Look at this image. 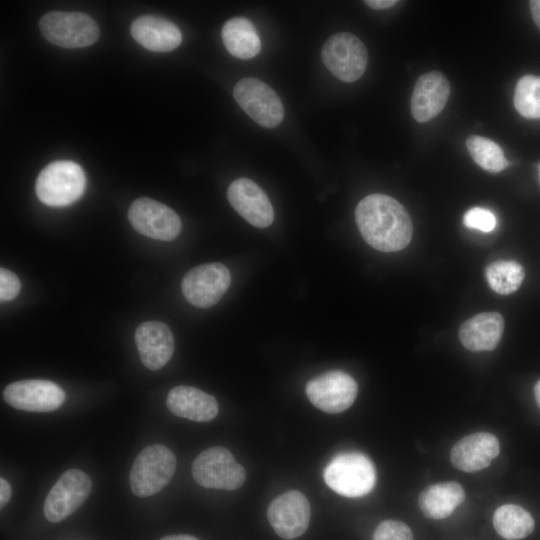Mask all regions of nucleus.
<instances>
[{"label":"nucleus","mask_w":540,"mask_h":540,"mask_svg":"<svg viewBox=\"0 0 540 540\" xmlns=\"http://www.w3.org/2000/svg\"><path fill=\"white\" fill-rule=\"evenodd\" d=\"M321 59L328 70L347 83L358 80L366 70L368 53L364 43L355 35L341 32L324 43Z\"/></svg>","instance_id":"7"},{"label":"nucleus","mask_w":540,"mask_h":540,"mask_svg":"<svg viewBox=\"0 0 540 540\" xmlns=\"http://www.w3.org/2000/svg\"><path fill=\"white\" fill-rule=\"evenodd\" d=\"M500 451L497 437L488 432H475L460 439L450 451L452 465L464 472L488 467Z\"/></svg>","instance_id":"18"},{"label":"nucleus","mask_w":540,"mask_h":540,"mask_svg":"<svg viewBox=\"0 0 540 540\" xmlns=\"http://www.w3.org/2000/svg\"><path fill=\"white\" fill-rule=\"evenodd\" d=\"M233 96L238 105L262 127L274 128L284 118V107L277 93L257 78L239 80L234 86Z\"/></svg>","instance_id":"8"},{"label":"nucleus","mask_w":540,"mask_h":540,"mask_svg":"<svg viewBox=\"0 0 540 540\" xmlns=\"http://www.w3.org/2000/svg\"><path fill=\"white\" fill-rule=\"evenodd\" d=\"M85 187L86 176L81 166L70 160H58L39 173L35 191L45 205L64 207L77 201Z\"/></svg>","instance_id":"3"},{"label":"nucleus","mask_w":540,"mask_h":540,"mask_svg":"<svg viewBox=\"0 0 540 540\" xmlns=\"http://www.w3.org/2000/svg\"><path fill=\"white\" fill-rule=\"evenodd\" d=\"M91 488V480L85 472L79 469L65 471L45 499L46 519L52 523L66 519L86 501Z\"/></svg>","instance_id":"11"},{"label":"nucleus","mask_w":540,"mask_h":540,"mask_svg":"<svg viewBox=\"0 0 540 540\" xmlns=\"http://www.w3.org/2000/svg\"><path fill=\"white\" fill-rule=\"evenodd\" d=\"M21 285L19 278L12 271L1 268L0 269V300L1 302L10 301L14 299L19 291Z\"/></svg>","instance_id":"30"},{"label":"nucleus","mask_w":540,"mask_h":540,"mask_svg":"<svg viewBox=\"0 0 540 540\" xmlns=\"http://www.w3.org/2000/svg\"><path fill=\"white\" fill-rule=\"evenodd\" d=\"M365 4L373 9L376 10H382V9H388L396 4H398L397 0H366Z\"/></svg>","instance_id":"32"},{"label":"nucleus","mask_w":540,"mask_h":540,"mask_svg":"<svg viewBox=\"0 0 540 540\" xmlns=\"http://www.w3.org/2000/svg\"><path fill=\"white\" fill-rule=\"evenodd\" d=\"M267 516L278 536L293 539L302 535L308 528L310 504L301 492L288 491L270 503Z\"/></svg>","instance_id":"14"},{"label":"nucleus","mask_w":540,"mask_h":540,"mask_svg":"<svg viewBox=\"0 0 540 540\" xmlns=\"http://www.w3.org/2000/svg\"><path fill=\"white\" fill-rule=\"evenodd\" d=\"M305 390L309 401L315 407L329 414H337L354 403L358 386L346 372L332 370L312 378Z\"/></svg>","instance_id":"10"},{"label":"nucleus","mask_w":540,"mask_h":540,"mask_svg":"<svg viewBox=\"0 0 540 540\" xmlns=\"http://www.w3.org/2000/svg\"><path fill=\"white\" fill-rule=\"evenodd\" d=\"M373 540H413V534L403 522L385 520L375 529Z\"/></svg>","instance_id":"29"},{"label":"nucleus","mask_w":540,"mask_h":540,"mask_svg":"<svg viewBox=\"0 0 540 540\" xmlns=\"http://www.w3.org/2000/svg\"><path fill=\"white\" fill-rule=\"evenodd\" d=\"M221 35L227 51L236 58L247 60L260 52L259 35L252 22L246 18L229 19L223 25Z\"/></svg>","instance_id":"23"},{"label":"nucleus","mask_w":540,"mask_h":540,"mask_svg":"<svg viewBox=\"0 0 540 540\" xmlns=\"http://www.w3.org/2000/svg\"><path fill=\"white\" fill-rule=\"evenodd\" d=\"M176 469L174 453L162 444L145 447L135 458L129 482L134 495L152 496L161 491L172 479Z\"/></svg>","instance_id":"4"},{"label":"nucleus","mask_w":540,"mask_h":540,"mask_svg":"<svg viewBox=\"0 0 540 540\" xmlns=\"http://www.w3.org/2000/svg\"><path fill=\"white\" fill-rule=\"evenodd\" d=\"M464 499L465 492L459 483L442 482L424 489L418 497V505L426 517L444 519L450 516Z\"/></svg>","instance_id":"22"},{"label":"nucleus","mask_w":540,"mask_h":540,"mask_svg":"<svg viewBox=\"0 0 540 540\" xmlns=\"http://www.w3.org/2000/svg\"><path fill=\"white\" fill-rule=\"evenodd\" d=\"M463 224L470 229L491 232L496 228L497 219L489 209L473 207L464 214Z\"/></svg>","instance_id":"28"},{"label":"nucleus","mask_w":540,"mask_h":540,"mask_svg":"<svg viewBox=\"0 0 540 540\" xmlns=\"http://www.w3.org/2000/svg\"><path fill=\"white\" fill-rule=\"evenodd\" d=\"M529 7L533 20L537 27L540 29V0L529 1Z\"/></svg>","instance_id":"33"},{"label":"nucleus","mask_w":540,"mask_h":540,"mask_svg":"<svg viewBox=\"0 0 540 540\" xmlns=\"http://www.w3.org/2000/svg\"><path fill=\"white\" fill-rule=\"evenodd\" d=\"M131 35L137 43L153 52L172 51L182 42L178 26L155 15L135 19L131 25Z\"/></svg>","instance_id":"19"},{"label":"nucleus","mask_w":540,"mask_h":540,"mask_svg":"<svg viewBox=\"0 0 540 540\" xmlns=\"http://www.w3.org/2000/svg\"><path fill=\"white\" fill-rule=\"evenodd\" d=\"M324 480L339 495L355 498L369 492L376 483L373 462L360 452H344L336 455L324 469Z\"/></svg>","instance_id":"2"},{"label":"nucleus","mask_w":540,"mask_h":540,"mask_svg":"<svg viewBox=\"0 0 540 540\" xmlns=\"http://www.w3.org/2000/svg\"><path fill=\"white\" fill-rule=\"evenodd\" d=\"M449 94L450 84L443 73L430 71L421 75L411 97L413 118L420 123L433 119L445 107Z\"/></svg>","instance_id":"16"},{"label":"nucleus","mask_w":540,"mask_h":540,"mask_svg":"<svg viewBox=\"0 0 540 540\" xmlns=\"http://www.w3.org/2000/svg\"><path fill=\"white\" fill-rule=\"evenodd\" d=\"M493 525L497 533L507 540H519L534 530V519L524 508L515 504L498 507L493 515Z\"/></svg>","instance_id":"24"},{"label":"nucleus","mask_w":540,"mask_h":540,"mask_svg":"<svg viewBox=\"0 0 540 540\" xmlns=\"http://www.w3.org/2000/svg\"><path fill=\"white\" fill-rule=\"evenodd\" d=\"M524 276L523 266L514 260L495 261L485 269L490 288L500 295H508L518 290Z\"/></svg>","instance_id":"25"},{"label":"nucleus","mask_w":540,"mask_h":540,"mask_svg":"<svg viewBox=\"0 0 540 540\" xmlns=\"http://www.w3.org/2000/svg\"><path fill=\"white\" fill-rule=\"evenodd\" d=\"M192 476L205 488L236 490L246 479V472L225 447L202 451L193 461Z\"/></svg>","instance_id":"5"},{"label":"nucleus","mask_w":540,"mask_h":540,"mask_svg":"<svg viewBox=\"0 0 540 540\" xmlns=\"http://www.w3.org/2000/svg\"><path fill=\"white\" fill-rule=\"evenodd\" d=\"M11 498V487L4 479H0V506L3 508Z\"/></svg>","instance_id":"31"},{"label":"nucleus","mask_w":540,"mask_h":540,"mask_svg":"<svg viewBox=\"0 0 540 540\" xmlns=\"http://www.w3.org/2000/svg\"><path fill=\"white\" fill-rule=\"evenodd\" d=\"M514 106L519 114L528 119L540 118V77L525 75L515 87Z\"/></svg>","instance_id":"27"},{"label":"nucleus","mask_w":540,"mask_h":540,"mask_svg":"<svg viewBox=\"0 0 540 540\" xmlns=\"http://www.w3.org/2000/svg\"><path fill=\"white\" fill-rule=\"evenodd\" d=\"M135 343L143 365L150 370L162 368L174 351L173 334L159 321L141 323L135 331Z\"/></svg>","instance_id":"17"},{"label":"nucleus","mask_w":540,"mask_h":540,"mask_svg":"<svg viewBox=\"0 0 540 540\" xmlns=\"http://www.w3.org/2000/svg\"><path fill=\"white\" fill-rule=\"evenodd\" d=\"M166 405L174 415L196 422L214 419L219 410L218 402L212 395L185 385L176 386L169 391Z\"/></svg>","instance_id":"20"},{"label":"nucleus","mask_w":540,"mask_h":540,"mask_svg":"<svg viewBox=\"0 0 540 540\" xmlns=\"http://www.w3.org/2000/svg\"><path fill=\"white\" fill-rule=\"evenodd\" d=\"M230 283L228 268L222 263L210 262L189 270L182 279L181 289L190 304L208 308L221 300Z\"/></svg>","instance_id":"9"},{"label":"nucleus","mask_w":540,"mask_h":540,"mask_svg":"<svg viewBox=\"0 0 540 540\" xmlns=\"http://www.w3.org/2000/svg\"><path fill=\"white\" fill-rule=\"evenodd\" d=\"M4 400L13 408L29 412H50L65 400L60 386L49 380L30 379L10 383L3 392Z\"/></svg>","instance_id":"13"},{"label":"nucleus","mask_w":540,"mask_h":540,"mask_svg":"<svg viewBox=\"0 0 540 540\" xmlns=\"http://www.w3.org/2000/svg\"><path fill=\"white\" fill-rule=\"evenodd\" d=\"M46 40L64 48H82L92 45L99 37L96 22L80 12L52 11L39 21Z\"/></svg>","instance_id":"6"},{"label":"nucleus","mask_w":540,"mask_h":540,"mask_svg":"<svg viewBox=\"0 0 540 540\" xmlns=\"http://www.w3.org/2000/svg\"><path fill=\"white\" fill-rule=\"evenodd\" d=\"M538 171H539V179H540V164H539V167H538Z\"/></svg>","instance_id":"36"},{"label":"nucleus","mask_w":540,"mask_h":540,"mask_svg":"<svg viewBox=\"0 0 540 540\" xmlns=\"http://www.w3.org/2000/svg\"><path fill=\"white\" fill-rule=\"evenodd\" d=\"M466 148L473 160L486 171L497 173L508 166L501 147L494 141L478 136H469L466 140Z\"/></svg>","instance_id":"26"},{"label":"nucleus","mask_w":540,"mask_h":540,"mask_svg":"<svg viewBox=\"0 0 540 540\" xmlns=\"http://www.w3.org/2000/svg\"><path fill=\"white\" fill-rule=\"evenodd\" d=\"M534 395L538 406L540 407V379L534 386Z\"/></svg>","instance_id":"35"},{"label":"nucleus","mask_w":540,"mask_h":540,"mask_svg":"<svg viewBox=\"0 0 540 540\" xmlns=\"http://www.w3.org/2000/svg\"><path fill=\"white\" fill-rule=\"evenodd\" d=\"M160 540H198L192 535L180 534V535H169L161 538Z\"/></svg>","instance_id":"34"},{"label":"nucleus","mask_w":540,"mask_h":540,"mask_svg":"<svg viewBox=\"0 0 540 540\" xmlns=\"http://www.w3.org/2000/svg\"><path fill=\"white\" fill-rule=\"evenodd\" d=\"M128 218L137 232L156 240L171 241L181 232L177 213L148 197L138 198L131 204Z\"/></svg>","instance_id":"12"},{"label":"nucleus","mask_w":540,"mask_h":540,"mask_svg":"<svg viewBox=\"0 0 540 540\" xmlns=\"http://www.w3.org/2000/svg\"><path fill=\"white\" fill-rule=\"evenodd\" d=\"M503 331L504 319L500 313L483 312L462 323L459 339L470 351H491L497 347Z\"/></svg>","instance_id":"21"},{"label":"nucleus","mask_w":540,"mask_h":540,"mask_svg":"<svg viewBox=\"0 0 540 540\" xmlns=\"http://www.w3.org/2000/svg\"><path fill=\"white\" fill-rule=\"evenodd\" d=\"M234 210L257 228H265L274 220V210L266 193L248 178L234 180L227 191Z\"/></svg>","instance_id":"15"},{"label":"nucleus","mask_w":540,"mask_h":540,"mask_svg":"<svg viewBox=\"0 0 540 540\" xmlns=\"http://www.w3.org/2000/svg\"><path fill=\"white\" fill-rule=\"evenodd\" d=\"M355 219L363 239L381 252H396L411 241V218L396 199L375 193L364 197L356 206Z\"/></svg>","instance_id":"1"}]
</instances>
